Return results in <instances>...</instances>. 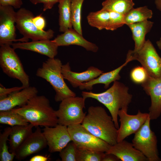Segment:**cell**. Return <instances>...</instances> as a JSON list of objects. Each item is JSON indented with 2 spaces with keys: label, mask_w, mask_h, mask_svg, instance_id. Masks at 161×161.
Listing matches in <instances>:
<instances>
[{
  "label": "cell",
  "mask_w": 161,
  "mask_h": 161,
  "mask_svg": "<svg viewBox=\"0 0 161 161\" xmlns=\"http://www.w3.org/2000/svg\"><path fill=\"white\" fill-rule=\"evenodd\" d=\"M109 11V21L106 30L113 31L125 24L124 15L114 11Z\"/></svg>",
  "instance_id": "d6a6232c"
},
{
  "label": "cell",
  "mask_w": 161,
  "mask_h": 161,
  "mask_svg": "<svg viewBox=\"0 0 161 161\" xmlns=\"http://www.w3.org/2000/svg\"><path fill=\"white\" fill-rule=\"evenodd\" d=\"M52 41L58 47L76 45L83 47L87 51L94 52H97L98 49L96 44L86 40L82 35L72 28L58 35Z\"/></svg>",
  "instance_id": "d6986e66"
},
{
  "label": "cell",
  "mask_w": 161,
  "mask_h": 161,
  "mask_svg": "<svg viewBox=\"0 0 161 161\" xmlns=\"http://www.w3.org/2000/svg\"><path fill=\"white\" fill-rule=\"evenodd\" d=\"M42 132L50 153L59 152L72 141L66 126L58 124L54 127H44Z\"/></svg>",
  "instance_id": "4fadbf2b"
},
{
  "label": "cell",
  "mask_w": 161,
  "mask_h": 161,
  "mask_svg": "<svg viewBox=\"0 0 161 161\" xmlns=\"http://www.w3.org/2000/svg\"><path fill=\"white\" fill-rule=\"evenodd\" d=\"M33 4L36 5L38 4H43V10L51 9L54 5L59 3L61 0H29Z\"/></svg>",
  "instance_id": "e575fe53"
},
{
  "label": "cell",
  "mask_w": 161,
  "mask_h": 161,
  "mask_svg": "<svg viewBox=\"0 0 161 161\" xmlns=\"http://www.w3.org/2000/svg\"><path fill=\"white\" fill-rule=\"evenodd\" d=\"M71 0H61L58 5L59 30L64 32L72 28L70 4Z\"/></svg>",
  "instance_id": "cb8c5ba5"
},
{
  "label": "cell",
  "mask_w": 161,
  "mask_h": 161,
  "mask_svg": "<svg viewBox=\"0 0 161 161\" xmlns=\"http://www.w3.org/2000/svg\"><path fill=\"white\" fill-rule=\"evenodd\" d=\"M126 60L130 62L137 60L145 69L149 76L154 78L161 77V58L149 39L146 41L138 50H129Z\"/></svg>",
  "instance_id": "52a82bcc"
},
{
  "label": "cell",
  "mask_w": 161,
  "mask_h": 161,
  "mask_svg": "<svg viewBox=\"0 0 161 161\" xmlns=\"http://www.w3.org/2000/svg\"><path fill=\"white\" fill-rule=\"evenodd\" d=\"M156 44L159 49L161 50V37L160 40L157 41Z\"/></svg>",
  "instance_id": "b9f144b4"
},
{
  "label": "cell",
  "mask_w": 161,
  "mask_h": 161,
  "mask_svg": "<svg viewBox=\"0 0 161 161\" xmlns=\"http://www.w3.org/2000/svg\"><path fill=\"white\" fill-rule=\"evenodd\" d=\"M32 13L24 8H21L16 12V27L23 37L18 39L22 42H28L30 39L32 41L50 40L54 36V32L52 30H41L38 29L32 21Z\"/></svg>",
  "instance_id": "ba28073f"
},
{
  "label": "cell",
  "mask_w": 161,
  "mask_h": 161,
  "mask_svg": "<svg viewBox=\"0 0 161 161\" xmlns=\"http://www.w3.org/2000/svg\"><path fill=\"white\" fill-rule=\"evenodd\" d=\"M112 154L120 161H148V159L131 143L125 140L111 145L106 152Z\"/></svg>",
  "instance_id": "ac0fdd59"
},
{
  "label": "cell",
  "mask_w": 161,
  "mask_h": 161,
  "mask_svg": "<svg viewBox=\"0 0 161 161\" xmlns=\"http://www.w3.org/2000/svg\"><path fill=\"white\" fill-rule=\"evenodd\" d=\"M23 3L21 0H0V6H10L15 9L20 8Z\"/></svg>",
  "instance_id": "8d00e7d4"
},
{
  "label": "cell",
  "mask_w": 161,
  "mask_h": 161,
  "mask_svg": "<svg viewBox=\"0 0 161 161\" xmlns=\"http://www.w3.org/2000/svg\"><path fill=\"white\" fill-rule=\"evenodd\" d=\"M127 110L121 109L118 113L120 126L117 129V142L121 141L130 135L135 134L141 128L149 116L148 113L138 110L135 115L128 114Z\"/></svg>",
  "instance_id": "8fae6325"
},
{
  "label": "cell",
  "mask_w": 161,
  "mask_h": 161,
  "mask_svg": "<svg viewBox=\"0 0 161 161\" xmlns=\"http://www.w3.org/2000/svg\"><path fill=\"white\" fill-rule=\"evenodd\" d=\"M84 0H71L70 4L72 27L74 30L82 35L81 11Z\"/></svg>",
  "instance_id": "f546056e"
},
{
  "label": "cell",
  "mask_w": 161,
  "mask_h": 161,
  "mask_svg": "<svg viewBox=\"0 0 161 161\" xmlns=\"http://www.w3.org/2000/svg\"><path fill=\"white\" fill-rule=\"evenodd\" d=\"M48 160V157L41 155L34 156L29 160L30 161H47Z\"/></svg>",
  "instance_id": "ab89813d"
},
{
  "label": "cell",
  "mask_w": 161,
  "mask_h": 161,
  "mask_svg": "<svg viewBox=\"0 0 161 161\" xmlns=\"http://www.w3.org/2000/svg\"><path fill=\"white\" fill-rule=\"evenodd\" d=\"M11 127L5 128L0 134V161H12L15 157V154L10 153L7 145L8 137L11 131Z\"/></svg>",
  "instance_id": "f1b7e54d"
},
{
  "label": "cell",
  "mask_w": 161,
  "mask_h": 161,
  "mask_svg": "<svg viewBox=\"0 0 161 161\" xmlns=\"http://www.w3.org/2000/svg\"><path fill=\"white\" fill-rule=\"evenodd\" d=\"M0 123L11 127L29 123L22 116L12 109L0 111Z\"/></svg>",
  "instance_id": "83f0119b"
},
{
  "label": "cell",
  "mask_w": 161,
  "mask_h": 161,
  "mask_svg": "<svg viewBox=\"0 0 161 161\" xmlns=\"http://www.w3.org/2000/svg\"><path fill=\"white\" fill-rule=\"evenodd\" d=\"M85 100L83 97L75 96L61 101L55 111L58 124L67 126L81 124L86 114L83 111Z\"/></svg>",
  "instance_id": "8992f818"
},
{
  "label": "cell",
  "mask_w": 161,
  "mask_h": 161,
  "mask_svg": "<svg viewBox=\"0 0 161 161\" xmlns=\"http://www.w3.org/2000/svg\"><path fill=\"white\" fill-rule=\"evenodd\" d=\"M61 72L64 79L67 80L74 88L79 87L82 83L89 82L99 76L103 72L93 66L85 71L77 72L71 70L69 62L62 65Z\"/></svg>",
  "instance_id": "2e32d148"
},
{
  "label": "cell",
  "mask_w": 161,
  "mask_h": 161,
  "mask_svg": "<svg viewBox=\"0 0 161 161\" xmlns=\"http://www.w3.org/2000/svg\"><path fill=\"white\" fill-rule=\"evenodd\" d=\"M152 15V11L146 6L133 8L124 15L125 24L128 25L147 20Z\"/></svg>",
  "instance_id": "d4e9b609"
},
{
  "label": "cell",
  "mask_w": 161,
  "mask_h": 161,
  "mask_svg": "<svg viewBox=\"0 0 161 161\" xmlns=\"http://www.w3.org/2000/svg\"><path fill=\"white\" fill-rule=\"evenodd\" d=\"M10 45H0V65L3 72L10 78L16 79L21 83L22 86H30V79L15 49Z\"/></svg>",
  "instance_id": "5b68a950"
},
{
  "label": "cell",
  "mask_w": 161,
  "mask_h": 161,
  "mask_svg": "<svg viewBox=\"0 0 161 161\" xmlns=\"http://www.w3.org/2000/svg\"><path fill=\"white\" fill-rule=\"evenodd\" d=\"M81 124L92 134L110 145L117 142V129L112 117L102 107L90 106Z\"/></svg>",
  "instance_id": "3957f363"
},
{
  "label": "cell",
  "mask_w": 161,
  "mask_h": 161,
  "mask_svg": "<svg viewBox=\"0 0 161 161\" xmlns=\"http://www.w3.org/2000/svg\"><path fill=\"white\" fill-rule=\"evenodd\" d=\"M81 95L86 99H95L105 106L112 117L116 128H119L118 113L121 109L128 110L132 95L129 92L128 87L123 83L116 81L113 85L105 91L100 93L83 91Z\"/></svg>",
  "instance_id": "6da1fadb"
},
{
  "label": "cell",
  "mask_w": 161,
  "mask_h": 161,
  "mask_svg": "<svg viewBox=\"0 0 161 161\" xmlns=\"http://www.w3.org/2000/svg\"><path fill=\"white\" fill-rule=\"evenodd\" d=\"M67 128L72 141L78 149L106 152L111 146L91 134L81 124L69 126Z\"/></svg>",
  "instance_id": "30bf717a"
},
{
  "label": "cell",
  "mask_w": 161,
  "mask_h": 161,
  "mask_svg": "<svg viewBox=\"0 0 161 161\" xmlns=\"http://www.w3.org/2000/svg\"><path fill=\"white\" fill-rule=\"evenodd\" d=\"M102 8L125 15L134 8L133 0H106L102 4Z\"/></svg>",
  "instance_id": "4316f807"
},
{
  "label": "cell",
  "mask_w": 161,
  "mask_h": 161,
  "mask_svg": "<svg viewBox=\"0 0 161 161\" xmlns=\"http://www.w3.org/2000/svg\"><path fill=\"white\" fill-rule=\"evenodd\" d=\"M10 6H0V45H11L16 39V12Z\"/></svg>",
  "instance_id": "7c38bea8"
},
{
  "label": "cell",
  "mask_w": 161,
  "mask_h": 161,
  "mask_svg": "<svg viewBox=\"0 0 161 161\" xmlns=\"http://www.w3.org/2000/svg\"><path fill=\"white\" fill-rule=\"evenodd\" d=\"M120 161L119 159L114 155L105 152L102 161Z\"/></svg>",
  "instance_id": "f35d334b"
},
{
  "label": "cell",
  "mask_w": 161,
  "mask_h": 161,
  "mask_svg": "<svg viewBox=\"0 0 161 161\" xmlns=\"http://www.w3.org/2000/svg\"><path fill=\"white\" fill-rule=\"evenodd\" d=\"M149 116L134 134L132 143L137 149L140 151L148 161H160L157 148V140L154 133L150 126Z\"/></svg>",
  "instance_id": "9c48e42d"
},
{
  "label": "cell",
  "mask_w": 161,
  "mask_h": 161,
  "mask_svg": "<svg viewBox=\"0 0 161 161\" xmlns=\"http://www.w3.org/2000/svg\"><path fill=\"white\" fill-rule=\"evenodd\" d=\"M12 110L34 126L52 127L58 124L55 111L51 106L49 100L44 95H37L25 104Z\"/></svg>",
  "instance_id": "7a4b0ae2"
},
{
  "label": "cell",
  "mask_w": 161,
  "mask_h": 161,
  "mask_svg": "<svg viewBox=\"0 0 161 161\" xmlns=\"http://www.w3.org/2000/svg\"><path fill=\"white\" fill-rule=\"evenodd\" d=\"M24 88L21 86L20 87H15L11 88H5L2 87H0V100L3 99L12 93L17 91L21 90Z\"/></svg>",
  "instance_id": "d590c367"
},
{
  "label": "cell",
  "mask_w": 161,
  "mask_h": 161,
  "mask_svg": "<svg viewBox=\"0 0 161 161\" xmlns=\"http://www.w3.org/2000/svg\"><path fill=\"white\" fill-rule=\"evenodd\" d=\"M153 24V22L147 20L128 25L132 32L134 42V50H138L144 45L146 41L145 36L151 30Z\"/></svg>",
  "instance_id": "603a6c76"
},
{
  "label": "cell",
  "mask_w": 161,
  "mask_h": 161,
  "mask_svg": "<svg viewBox=\"0 0 161 161\" xmlns=\"http://www.w3.org/2000/svg\"><path fill=\"white\" fill-rule=\"evenodd\" d=\"M149 76L146 70L142 66L135 67L130 73L131 80L137 84H142L147 80Z\"/></svg>",
  "instance_id": "836d02e7"
},
{
  "label": "cell",
  "mask_w": 161,
  "mask_h": 161,
  "mask_svg": "<svg viewBox=\"0 0 161 161\" xmlns=\"http://www.w3.org/2000/svg\"><path fill=\"white\" fill-rule=\"evenodd\" d=\"M141 85L151 97L148 113L150 118L151 120L157 119L161 114V77L154 78L149 76Z\"/></svg>",
  "instance_id": "9a60e30c"
},
{
  "label": "cell",
  "mask_w": 161,
  "mask_h": 161,
  "mask_svg": "<svg viewBox=\"0 0 161 161\" xmlns=\"http://www.w3.org/2000/svg\"><path fill=\"white\" fill-rule=\"evenodd\" d=\"M62 65L59 59L49 58L38 69L36 73L37 76L45 79L52 86L55 92V100L56 102L76 96L64 80L61 72Z\"/></svg>",
  "instance_id": "277c9868"
},
{
  "label": "cell",
  "mask_w": 161,
  "mask_h": 161,
  "mask_svg": "<svg viewBox=\"0 0 161 161\" xmlns=\"http://www.w3.org/2000/svg\"><path fill=\"white\" fill-rule=\"evenodd\" d=\"M154 2L157 8L161 11V0H155Z\"/></svg>",
  "instance_id": "60d3db41"
},
{
  "label": "cell",
  "mask_w": 161,
  "mask_h": 161,
  "mask_svg": "<svg viewBox=\"0 0 161 161\" xmlns=\"http://www.w3.org/2000/svg\"><path fill=\"white\" fill-rule=\"evenodd\" d=\"M32 21L38 29L41 30H44L46 23L44 18L41 15L34 17L32 18Z\"/></svg>",
  "instance_id": "74e56055"
},
{
  "label": "cell",
  "mask_w": 161,
  "mask_h": 161,
  "mask_svg": "<svg viewBox=\"0 0 161 161\" xmlns=\"http://www.w3.org/2000/svg\"><path fill=\"white\" fill-rule=\"evenodd\" d=\"M130 62L129 60H126L124 63L115 69L107 72H103L91 80L83 83L79 87V89L81 90H91L94 85L98 84H104V88L107 89L111 83L120 79V73L121 70Z\"/></svg>",
  "instance_id": "44dd1931"
},
{
  "label": "cell",
  "mask_w": 161,
  "mask_h": 161,
  "mask_svg": "<svg viewBox=\"0 0 161 161\" xmlns=\"http://www.w3.org/2000/svg\"><path fill=\"white\" fill-rule=\"evenodd\" d=\"M46 140L39 126L25 140L15 153V158L21 160L37 153L47 146Z\"/></svg>",
  "instance_id": "5bb4252c"
},
{
  "label": "cell",
  "mask_w": 161,
  "mask_h": 161,
  "mask_svg": "<svg viewBox=\"0 0 161 161\" xmlns=\"http://www.w3.org/2000/svg\"><path fill=\"white\" fill-rule=\"evenodd\" d=\"M34 126L29 123L26 125L16 126L11 127L9 136V150L15 154L18 148L32 133Z\"/></svg>",
  "instance_id": "7402d4cb"
},
{
  "label": "cell",
  "mask_w": 161,
  "mask_h": 161,
  "mask_svg": "<svg viewBox=\"0 0 161 161\" xmlns=\"http://www.w3.org/2000/svg\"><path fill=\"white\" fill-rule=\"evenodd\" d=\"M77 148L71 141L60 152L59 155L62 161H77Z\"/></svg>",
  "instance_id": "1f68e13d"
},
{
  "label": "cell",
  "mask_w": 161,
  "mask_h": 161,
  "mask_svg": "<svg viewBox=\"0 0 161 161\" xmlns=\"http://www.w3.org/2000/svg\"><path fill=\"white\" fill-rule=\"evenodd\" d=\"M11 46L15 49H18L31 51L46 56L49 58H55L58 53V47L55 43L50 40L13 43Z\"/></svg>",
  "instance_id": "ffe728a7"
},
{
  "label": "cell",
  "mask_w": 161,
  "mask_h": 161,
  "mask_svg": "<svg viewBox=\"0 0 161 161\" xmlns=\"http://www.w3.org/2000/svg\"><path fill=\"white\" fill-rule=\"evenodd\" d=\"M109 11L102 8L98 11L90 13L87 19L90 26L101 30L106 29L109 24Z\"/></svg>",
  "instance_id": "484cf974"
},
{
  "label": "cell",
  "mask_w": 161,
  "mask_h": 161,
  "mask_svg": "<svg viewBox=\"0 0 161 161\" xmlns=\"http://www.w3.org/2000/svg\"><path fill=\"white\" fill-rule=\"evenodd\" d=\"M38 93L36 87L30 86L13 92L0 100V111L11 110L17 106L21 107L37 95Z\"/></svg>",
  "instance_id": "e0dca14e"
},
{
  "label": "cell",
  "mask_w": 161,
  "mask_h": 161,
  "mask_svg": "<svg viewBox=\"0 0 161 161\" xmlns=\"http://www.w3.org/2000/svg\"><path fill=\"white\" fill-rule=\"evenodd\" d=\"M105 154V152L78 148L77 161H102Z\"/></svg>",
  "instance_id": "4dcf8cb0"
}]
</instances>
